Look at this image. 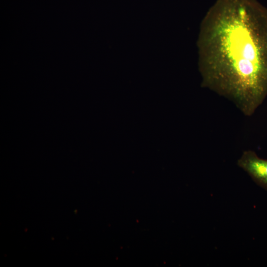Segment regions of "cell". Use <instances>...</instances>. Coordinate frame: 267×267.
I'll use <instances>...</instances> for the list:
<instances>
[{"label": "cell", "mask_w": 267, "mask_h": 267, "mask_svg": "<svg viewBox=\"0 0 267 267\" xmlns=\"http://www.w3.org/2000/svg\"><path fill=\"white\" fill-rule=\"evenodd\" d=\"M202 38L203 85L252 116L267 96V9L256 0H218Z\"/></svg>", "instance_id": "obj_1"}, {"label": "cell", "mask_w": 267, "mask_h": 267, "mask_svg": "<svg viewBox=\"0 0 267 267\" xmlns=\"http://www.w3.org/2000/svg\"><path fill=\"white\" fill-rule=\"evenodd\" d=\"M258 185L267 190V160L259 157L252 150H244L237 161Z\"/></svg>", "instance_id": "obj_2"}]
</instances>
